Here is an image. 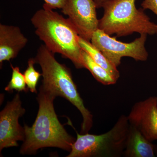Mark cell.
<instances>
[{
    "label": "cell",
    "mask_w": 157,
    "mask_h": 157,
    "mask_svg": "<svg viewBox=\"0 0 157 157\" xmlns=\"http://www.w3.org/2000/svg\"><path fill=\"white\" fill-rule=\"evenodd\" d=\"M36 63L35 59H29L28 66L24 73L27 86L29 90L33 93H37V84L39 78L42 76V73H40L35 69L34 65Z\"/></svg>",
    "instance_id": "9a60e30c"
},
{
    "label": "cell",
    "mask_w": 157,
    "mask_h": 157,
    "mask_svg": "<svg viewBox=\"0 0 157 157\" xmlns=\"http://www.w3.org/2000/svg\"><path fill=\"white\" fill-rule=\"evenodd\" d=\"M136 0H106L103 4L104 15L99 20L98 29L109 35L125 36L134 33L152 35L157 25L151 21L144 9H137Z\"/></svg>",
    "instance_id": "277c9868"
},
{
    "label": "cell",
    "mask_w": 157,
    "mask_h": 157,
    "mask_svg": "<svg viewBox=\"0 0 157 157\" xmlns=\"http://www.w3.org/2000/svg\"><path fill=\"white\" fill-rule=\"evenodd\" d=\"M147 35L140 34V37L133 42L125 43L118 41L117 36L110 37L98 29L93 34L91 42L117 68L124 57L132 58L137 61L147 60L148 54L145 47Z\"/></svg>",
    "instance_id": "8992f818"
},
{
    "label": "cell",
    "mask_w": 157,
    "mask_h": 157,
    "mask_svg": "<svg viewBox=\"0 0 157 157\" xmlns=\"http://www.w3.org/2000/svg\"><path fill=\"white\" fill-rule=\"evenodd\" d=\"M78 43L82 50L86 52L95 63L105 69L117 80L120 76L119 71L101 52L95 47L90 41L78 37Z\"/></svg>",
    "instance_id": "7c38bea8"
},
{
    "label": "cell",
    "mask_w": 157,
    "mask_h": 157,
    "mask_svg": "<svg viewBox=\"0 0 157 157\" xmlns=\"http://www.w3.org/2000/svg\"><path fill=\"white\" fill-rule=\"evenodd\" d=\"M123 157H155V147L138 129L130 124Z\"/></svg>",
    "instance_id": "8fae6325"
},
{
    "label": "cell",
    "mask_w": 157,
    "mask_h": 157,
    "mask_svg": "<svg viewBox=\"0 0 157 157\" xmlns=\"http://www.w3.org/2000/svg\"><path fill=\"white\" fill-rule=\"evenodd\" d=\"M34 59L42 69L43 79L40 87L56 98H65L75 106L82 116L80 134L88 133L93 125V115L85 106L70 69L58 62L54 53L45 45L39 47Z\"/></svg>",
    "instance_id": "3957f363"
},
{
    "label": "cell",
    "mask_w": 157,
    "mask_h": 157,
    "mask_svg": "<svg viewBox=\"0 0 157 157\" xmlns=\"http://www.w3.org/2000/svg\"><path fill=\"white\" fill-rule=\"evenodd\" d=\"M97 9L102 8L103 4L106 0H94Z\"/></svg>",
    "instance_id": "ac0fdd59"
},
{
    "label": "cell",
    "mask_w": 157,
    "mask_h": 157,
    "mask_svg": "<svg viewBox=\"0 0 157 157\" xmlns=\"http://www.w3.org/2000/svg\"><path fill=\"white\" fill-rule=\"evenodd\" d=\"M82 56L85 68L89 70L95 78L104 85L115 84L117 80L108 72L94 62L86 52L82 51Z\"/></svg>",
    "instance_id": "4fadbf2b"
},
{
    "label": "cell",
    "mask_w": 157,
    "mask_h": 157,
    "mask_svg": "<svg viewBox=\"0 0 157 157\" xmlns=\"http://www.w3.org/2000/svg\"><path fill=\"white\" fill-rule=\"evenodd\" d=\"M21 104L20 96L17 93L0 113L1 152L4 148L18 146L17 141L25 140L24 128L18 122L19 117L25 112Z\"/></svg>",
    "instance_id": "52a82bcc"
},
{
    "label": "cell",
    "mask_w": 157,
    "mask_h": 157,
    "mask_svg": "<svg viewBox=\"0 0 157 157\" xmlns=\"http://www.w3.org/2000/svg\"><path fill=\"white\" fill-rule=\"evenodd\" d=\"M37 98L39 104L36 120L31 127L24 125L25 138L21 154L34 155L39 149L55 147L70 152L75 139L60 123L55 110L56 97L40 87Z\"/></svg>",
    "instance_id": "6da1fadb"
},
{
    "label": "cell",
    "mask_w": 157,
    "mask_h": 157,
    "mask_svg": "<svg viewBox=\"0 0 157 157\" xmlns=\"http://www.w3.org/2000/svg\"><path fill=\"white\" fill-rule=\"evenodd\" d=\"M97 9L94 0H66L62 12L67 15L79 36L90 41L98 29Z\"/></svg>",
    "instance_id": "ba28073f"
},
{
    "label": "cell",
    "mask_w": 157,
    "mask_h": 157,
    "mask_svg": "<svg viewBox=\"0 0 157 157\" xmlns=\"http://www.w3.org/2000/svg\"><path fill=\"white\" fill-rule=\"evenodd\" d=\"M11 67L12 70V76L9 84L5 88V90L9 93H13L14 90L27 92L29 89L26 87L24 75L21 72L18 67H14L12 64Z\"/></svg>",
    "instance_id": "5bb4252c"
},
{
    "label": "cell",
    "mask_w": 157,
    "mask_h": 157,
    "mask_svg": "<svg viewBox=\"0 0 157 157\" xmlns=\"http://www.w3.org/2000/svg\"><path fill=\"white\" fill-rule=\"evenodd\" d=\"M45 4L51 9H62L64 5L66 0H44Z\"/></svg>",
    "instance_id": "e0dca14e"
},
{
    "label": "cell",
    "mask_w": 157,
    "mask_h": 157,
    "mask_svg": "<svg viewBox=\"0 0 157 157\" xmlns=\"http://www.w3.org/2000/svg\"><path fill=\"white\" fill-rule=\"evenodd\" d=\"M28 41L18 27L0 25L1 68L3 62L16 58Z\"/></svg>",
    "instance_id": "30bf717a"
},
{
    "label": "cell",
    "mask_w": 157,
    "mask_h": 157,
    "mask_svg": "<svg viewBox=\"0 0 157 157\" xmlns=\"http://www.w3.org/2000/svg\"><path fill=\"white\" fill-rule=\"evenodd\" d=\"M141 6L144 10L149 9L157 15V0H143Z\"/></svg>",
    "instance_id": "2e32d148"
},
{
    "label": "cell",
    "mask_w": 157,
    "mask_h": 157,
    "mask_svg": "<svg viewBox=\"0 0 157 157\" xmlns=\"http://www.w3.org/2000/svg\"><path fill=\"white\" fill-rule=\"evenodd\" d=\"M35 33L47 48L70 59L77 69L85 68L78 33L69 18H64L44 4L31 18Z\"/></svg>",
    "instance_id": "7a4b0ae2"
},
{
    "label": "cell",
    "mask_w": 157,
    "mask_h": 157,
    "mask_svg": "<svg viewBox=\"0 0 157 157\" xmlns=\"http://www.w3.org/2000/svg\"><path fill=\"white\" fill-rule=\"evenodd\" d=\"M130 124L121 115L113 127L104 134L95 135L77 133L67 157H121L126 145Z\"/></svg>",
    "instance_id": "5b68a950"
},
{
    "label": "cell",
    "mask_w": 157,
    "mask_h": 157,
    "mask_svg": "<svg viewBox=\"0 0 157 157\" xmlns=\"http://www.w3.org/2000/svg\"><path fill=\"white\" fill-rule=\"evenodd\" d=\"M129 124L150 142L157 140V97L135 103L127 116Z\"/></svg>",
    "instance_id": "9c48e42d"
}]
</instances>
